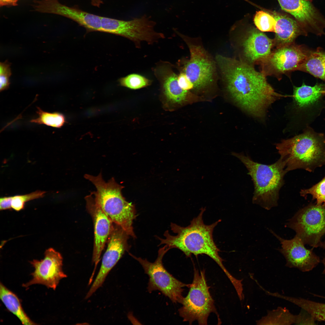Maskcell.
I'll return each instance as SVG.
<instances>
[{
    "label": "cell",
    "instance_id": "44dd1931",
    "mask_svg": "<svg viewBox=\"0 0 325 325\" xmlns=\"http://www.w3.org/2000/svg\"><path fill=\"white\" fill-rule=\"evenodd\" d=\"M325 95V84L317 83L314 86L303 83L300 87H293L292 96L296 104L300 108L313 104Z\"/></svg>",
    "mask_w": 325,
    "mask_h": 325
},
{
    "label": "cell",
    "instance_id": "ac0fdd59",
    "mask_svg": "<svg viewBox=\"0 0 325 325\" xmlns=\"http://www.w3.org/2000/svg\"><path fill=\"white\" fill-rule=\"evenodd\" d=\"M86 208L93 222L94 238L92 261L94 265V272L100 260L102 252L113 228V223L90 195L85 198Z\"/></svg>",
    "mask_w": 325,
    "mask_h": 325
},
{
    "label": "cell",
    "instance_id": "e0dca14e",
    "mask_svg": "<svg viewBox=\"0 0 325 325\" xmlns=\"http://www.w3.org/2000/svg\"><path fill=\"white\" fill-rule=\"evenodd\" d=\"M270 231L280 242L281 247L279 250L285 258L287 267L306 272L312 270L320 262L319 257L313 252V249H307L297 236L291 239L286 240L272 231Z\"/></svg>",
    "mask_w": 325,
    "mask_h": 325
},
{
    "label": "cell",
    "instance_id": "7a4b0ae2",
    "mask_svg": "<svg viewBox=\"0 0 325 325\" xmlns=\"http://www.w3.org/2000/svg\"><path fill=\"white\" fill-rule=\"evenodd\" d=\"M205 210L202 208L199 215L190 221V224L183 227L171 223V230L176 235H171L168 231L164 234V239L156 237L160 241L159 245L165 244L170 249L177 248L187 257L193 254L197 256L205 254L214 260L224 272L231 282L235 278L228 271L223 264V260L220 256V249L215 244L213 237L215 228L221 221V219L210 225L205 224L203 215Z\"/></svg>",
    "mask_w": 325,
    "mask_h": 325
},
{
    "label": "cell",
    "instance_id": "836d02e7",
    "mask_svg": "<svg viewBox=\"0 0 325 325\" xmlns=\"http://www.w3.org/2000/svg\"><path fill=\"white\" fill-rule=\"evenodd\" d=\"M18 0H0V6L1 7L4 6H16L18 5L17 3Z\"/></svg>",
    "mask_w": 325,
    "mask_h": 325
},
{
    "label": "cell",
    "instance_id": "3957f363",
    "mask_svg": "<svg viewBox=\"0 0 325 325\" xmlns=\"http://www.w3.org/2000/svg\"><path fill=\"white\" fill-rule=\"evenodd\" d=\"M275 145L287 173L297 169L313 172L325 165V136L311 129Z\"/></svg>",
    "mask_w": 325,
    "mask_h": 325
},
{
    "label": "cell",
    "instance_id": "5b68a950",
    "mask_svg": "<svg viewBox=\"0 0 325 325\" xmlns=\"http://www.w3.org/2000/svg\"><path fill=\"white\" fill-rule=\"evenodd\" d=\"M243 164L252 178L254 190L253 203L266 210L277 206L280 191L284 184V177L287 173L285 165L280 158L275 163L266 165L254 161L247 154L232 152Z\"/></svg>",
    "mask_w": 325,
    "mask_h": 325
},
{
    "label": "cell",
    "instance_id": "7402d4cb",
    "mask_svg": "<svg viewBox=\"0 0 325 325\" xmlns=\"http://www.w3.org/2000/svg\"><path fill=\"white\" fill-rule=\"evenodd\" d=\"M298 70L325 81V51L320 47L311 49Z\"/></svg>",
    "mask_w": 325,
    "mask_h": 325
},
{
    "label": "cell",
    "instance_id": "83f0119b",
    "mask_svg": "<svg viewBox=\"0 0 325 325\" xmlns=\"http://www.w3.org/2000/svg\"><path fill=\"white\" fill-rule=\"evenodd\" d=\"M257 28L261 32H274L276 21L270 14L263 11L256 12L253 18Z\"/></svg>",
    "mask_w": 325,
    "mask_h": 325
},
{
    "label": "cell",
    "instance_id": "ffe728a7",
    "mask_svg": "<svg viewBox=\"0 0 325 325\" xmlns=\"http://www.w3.org/2000/svg\"><path fill=\"white\" fill-rule=\"evenodd\" d=\"M270 14L276 21L275 37L273 39L275 48L295 42L300 36H307L295 19L275 12Z\"/></svg>",
    "mask_w": 325,
    "mask_h": 325
},
{
    "label": "cell",
    "instance_id": "d6986e66",
    "mask_svg": "<svg viewBox=\"0 0 325 325\" xmlns=\"http://www.w3.org/2000/svg\"><path fill=\"white\" fill-rule=\"evenodd\" d=\"M282 10L292 15L302 28L313 26L318 20L319 11L310 0H277Z\"/></svg>",
    "mask_w": 325,
    "mask_h": 325
},
{
    "label": "cell",
    "instance_id": "4dcf8cb0",
    "mask_svg": "<svg viewBox=\"0 0 325 325\" xmlns=\"http://www.w3.org/2000/svg\"><path fill=\"white\" fill-rule=\"evenodd\" d=\"M10 63L7 60L0 64V91L8 89L10 84L9 78L11 75Z\"/></svg>",
    "mask_w": 325,
    "mask_h": 325
},
{
    "label": "cell",
    "instance_id": "d4e9b609",
    "mask_svg": "<svg viewBox=\"0 0 325 325\" xmlns=\"http://www.w3.org/2000/svg\"><path fill=\"white\" fill-rule=\"evenodd\" d=\"M297 317V315H293L287 309L279 307L268 311L266 315L256 322L257 325L296 324Z\"/></svg>",
    "mask_w": 325,
    "mask_h": 325
},
{
    "label": "cell",
    "instance_id": "8992f818",
    "mask_svg": "<svg viewBox=\"0 0 325 325\" xmlns=\"http://www.w3.org/2000/svg\"><path fill=\"white\" fill-rule=\"evenodd\" d=\"M187 295L183 297L180 303L182 307L178 310L183 321L190 324L197 321L199 324L207 325L210 314L215 313L220 323L214 301L211 295L206 279L204 270L200 271L194 268V277Z\"/></svg>",
    "mask_w": 325,
    "mask_h": 325
},
{
    "label": "cell",
    "instance_id": "603a6c76",
    "mask_svg": "<svg viewBox=\"0 0 325 325\" xmlns=\"http://www.w3.org/2000/svg\"><path fill=\"white\" fill-rule=\"evenodd\" d=\"M0 298L8 310L16 316L23 324H36L25 312L18 296L1 283L0 284Z\"/></svg>",
    "mask_w": 325,
    "mask_h": 325
},
{
    "label": "cell",
    "instance_id": "d590c367",
    "mask_svg": "<svg viewBox=\"0 0 325 325\" xmlns=\"http://www.w3.org/2000/svg\"><path fill=\"white\" fill-rule=\"evenodd\" d=\"M322 262L324 266V269L322 272L323 274H325V256L322 260Z\"/></svg>",
    "mask_w": 325,
    "mask_h": 325
},
{
    "label": "cell",
    "instance_id": "e575fe53",
    "mask_svg": "<svg viewBox=\"0 0 325 325\" xmlns=\"http://www.w3.org/2000/svg\"><path fill=\"white\" fill-rule=\"evenodd\" d=\"M91 4L93 6L99 8L104 3L102 0H90Z\"/></svg>",
    "mask_w": 325,
    "mask_h": 325
},
{
    "label": "cell",
    "instance_id": "4fadbf2b",
    "mask_svg": "<svg viewBox=\"0 0 325 325\" xmlns=\"http://www.w3.org/2000/svg\"><path fill=\"white\" fill-rule=\"evenodd\" d=\"M234 41L239 59L250 65L259 64L274 47L271 39L257 28L252 27Z\"/></svg>",
    "mask_w": 325,
    "mask_h": 325
},
{
    "label": "cell",
    "instance_id": "7c38bea8",
    "mask_svg": "<svg viewBox=\"0 0 325 325\" xmlns=\"http://www.w3.org/2000/svg\"><path fill=\"white\" fill-rule=\"evenodd\" d=\"M130 236L121 227L113 223L107 240V247L102 259L98 273L85 296L90 297L104 283L112 269L130 246L128 243Z\"/></svg>",
    "mask_w": 325,
    "mask_h": 325
},
{
    "label": "cell",
    "instance_id": "4316f807",
    "mask_svg": "<svg viewBox=\"0 0 325 325\" xmlns=\"http://www.w3.org/2000/svg\"><path fill=\"white\" fill-rule=\"evenodd\" d=\"M118 82L120 85L131 89H140L151 84V80L138 74L133 73L119 78Z\"/></svg>",
    "mask_w": 325,
    "mask_h": 325
},
{
    "label": "cell",
    "instance_id": "9a60e30c",
    "mask_svg": "<svg viewBox=\"0 0 325 325\" xmlns=\"http://www.w3.org/2000/svg\"><path fill=\"white\" fill-rule=\"evenodd\" d=\"M32 6L35 11L59 15L71 19L84 27L87 33L101 31V16L83 11L77 6L68 7L58 0H35Z\"/></svg>",
    "mask_w": 325,
    "mask_h": 325
},
{
    "label": "cell",
    "instance_id": "f546056e",
    "mask_svg": "<svg viewBox=\"0 0 325 325\" xmlns=\"http://www.w3.org/2000/svg\"><path fill=\"white\" fill-rule=\"evenodd\" d=\"M46 192L44 191L37 190L26 194L12 196V209L17 211H20L24 209L26 202L35 199L43 197L44 196Z\"/></svg>",
    "mask_w": 325,
    "mask_h": 325
},
{
    "label": "cell",
    "instance_id": "484cf974",
    "mask_svg": "<svg viewBox=\"0 0 325 325\" xmlns=\"http://www.w3.org/2000/svg\"><path fill=\"white\" fill-rule=\"evenodd\" d=\"M37 108L36 113L38 117L31 120V122L60 128L67 122L65 116L61 113H49L43 110L39 107H37Z\"/></svg>",
    "mask_w": 325,
    "mask_h": 325
},
{
    "label": "cell",
    "instance_id": "277c9868",
    "mask_svg": "<svg viewBox=\"0 0 325 325\" xmlns=\"http://www.w3.org/2000/svg\"><path fill=\"white\" fill-rule=\"evenodd\" d=\"M84 177L96 187V190L89 194L94 201L113 223L135 238L133 224L137 215L134 205L126 201L122 194L123 187L118 184L113 177L106 182L101 172L97 176L85 174Z\"/></svg>",
    "mask_w": 325,
    "mask_h": 325
},
{
    "label": "cell",
    "instance_id": "8d00e7d4",
    "mask_svg": "<svg viewBox=\"0 0 325 325\" xmlns=\"http://www.w3.org/2000/svg\"><path fill=\"white\" fill-rule=\"evenodd\" d=\"M319 246L325 249V242H322L321 241L320 243Z\"/></svg>",
    "mask_w": 325,
    "mask_h": 325
},
{
    "label": "cell",
    "instance_id": "74e56055",
    "mask_svg": "<svg viewBox=\"0 0 325 325\" xmlns=\"http://www.w3.org/2000/svg\"><path fill=\"white\" fill-rule=\"evenodd\" d=\"M325 234V226H324V228H323V231H322V236H323Z\"/></svg>",
    "mask_w": 325,
    "mask_h": 325
},
{
    "label": "cell",
    "instance_id": "6da1fadb",
    "mask_svg": "<svg viewBox=\"0 0 325 325\" xmlns=\"http://www.w3.org/2000/svg\"><path fill=\"white\" fill-rule=\"evenodd\" d=\"M215 61L226 88L238 105L249 114L261 118L276 101L289 96L276 92L265 76L254 66L219 54Z\"/></svg>",
    "mask_w": 325,
    "mask_h": 325
},
{
    "label": "cell",
    "instance_id": "9c48e42d",
    "mask_svg": "<svg viewBox=\"0 0 325 325\" xmlns=\"http://www.w3.org/2000/svg\"><path fill=\"white\" fill-rule=\"evenodd\" d=\"M170 249L166 245L160 248L158 250L157 258L153 262L137 257L130 253L129 254L141 264L145 273L148 275L149 281L147 289L149 292L158 290L173 302L180 303L183 297V288L189 287L190 284H186L179 281L164 267L162 262L163 257Z\"/></svg>",
    "mask_w": 325,
    "mask_h": 325
},
{
    "label": "cell",
    "instance_id": "d6a6232c",
    "mask_svg": "<svg viewBox=\"0 0 325 325\" xmlns=\"http://www.w3.org/2000/svg\"><path fill=\"white\" fill-rule=\"evenodd\" d=\"M12 196L4 197L0 199V210H3L12 209Z\"/></svg>",
    "mask_w": 325,
    "mask_h": 325
},
{
    "label": "cell",
    "instance_id": "5bb4252c",
    "mask_svg": "<svg viewBox=\"0 0 325 325\" xmlns=\"http://www.w3.org/2000/svg\"><path fill=\"white\" fill-rule=\"evenodd\" d=\"M43 259H34L30 263L34 268L32 278L23 286L27 288L35 284H42L55 290L60 280L67 277L63 270V258L61 254L52 248L47 249Z\"/></svg>",
    "mask_w": 325,
    "mask_h": 325
},
{
    "label": "cell",
    "instance_id": "30bf717a",
    "mask_svg": "<svg viewBox=\"0 0 325 325\" xmlns=\"http://www.w3.org/2000/svg\"><path fill=\"white\" fill-rule=\"evenodd\" d=\"M311 50L295 42L275 48L259 64L261 72L266 76H273L280 80L282 75L298 70Z\"/></svg>",
    "mask_w": 325,
    "mask_h": 325
},
{
    "label": "cell",
    "instance_id": "ba28073f",
    "mask_svg": "<svg viewBox=\"0 0 325 325\" xmlns=\"http://www.w3.org/2000/svg\"><path fill=\"white\" fill-rule=\"evenodd\" d=\"M156 24L146 15L127 21L101 16L100 32L124 37L139 48L142 42L152 44L165 37L154 30Z\"/></svg>",
    "mask_w": 325,
    "mask_h": 325
},
{
    "label": "cell",
    "instance_id": "8fae6325",
    "mask_svg": "<svg viewBox=\"0 0 325 325\" xmlns=\"http://www.w3.org/2000/svg\"><path fill=\"white\" fill-rule=\"evenodd\" d=\"M304 244L319 246L325 225V205L310 204L299 210L286 223Z\"/></svg>",
    "mask_w": 325,
    "mask_h": 325
},
{
    "label": "cell",
    "instance_id": "1f68e13d",
    "mask_svg": "<svg viewBox=\"0 0 325 325\" xmlns=\"http://www.w3.org/2000/svg\"><path fill=\"white\" fill-rule=\"evenodd\" d=\"M178 81L180 87L184 90L188 91L194 89L193 84L183 72H181L178 75Z\"/></svg>",
    "mask_w": 325,
    "mask_h": 325
},
{
    "label": "cell",
    "instance_id": "cb8c5ba5",
    "mask_svg": "<svg viewBox=\"0 0 325 325\" xmlns=\"http://www.w3.org/2000/svg\"><path fill=\"white\" fill-rule=\"evenodd\" d=\"M274 296L288 301L298 306L309 314L315 321L325 322V303L302 298L284 296L277 292L275 293ZM321 297L325 298V297Z\"/></svg>",
    "mask_w": 325,
    "mask_h": 325
},
{
    "label": "cell",
    "instance_id": "2e32d148",
    "mask_svg": "<svg viewBox=\"0 0 325 325\" xmlns=\"http://www.w3.org/2000/svg\"><path fill=\"white\" fill-rule=\"evenodd\" d=\"M154 72L160 83L161 102L165 110L171 111L187 101L188 91L179 86L178 75L171 63L159 62L154 69Z\"/></svg>",
    "mask_w": 325,
    "mask_h": 325
},
{
    "label": "cell",
    "instance_id": "52a82bcc",
    "mask_svg": "<svg viewBox=\"0 0 325 325\" xmlns=\"http://www.w3.org/2000/svg\"><path fill=\"white\" fill-rule=\"evenodd\" d=\"M186 44L190 58L178 62L181 72L184 73L193 85L194 89L201 90L210 85L217 76V65L202 45L196 39L177 33Z\"/></svg>",
    "mask_w": 325,
    "mask_h": 325
},
{
    "label": "cell",
    "instance_id": "f1b7e54d",
    "mask_svg": "<svg viewBox=\"0 0 325 325\" xmlns=\"http://www.w3.org/2000/svg\"><path fill=\"white\" fill-rule=\"evenodd\" d=\"M301 196L306 197L311 195L318 205H325V176L319 182L310 188L303 189L300 192Z\"/></svg>",
    "mask_w": 325,
    "mask_h": 325
}]
</instances>
